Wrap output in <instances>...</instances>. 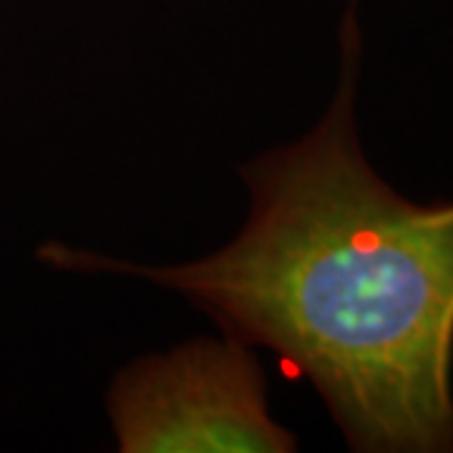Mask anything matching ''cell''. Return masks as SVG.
<instances>
[{"label":"cell","instance_id":"2","mask_svg":"<svg viewBox=\"0 0 453 453\" xmlns=\"http://www.w3.org/2000/svg\"><path fill=\"white\" fill-rule=\"evenodd\" d=\"M121 453H292L267 380L240 338H199L124 365L106 393Z\"/></svg>","mask_w":453,"mask_h":453},{"label":"cell","instance_id":"1","mask_svg":"<svg viewBox=\"0 0 453 453\" xmlns=\"http://www.w3.org/2000/svg\"><path fill=\"white\" fill-rule=\"evenodd\" d=\"M356 3L338 88L312 129L244 164L250 214L207 257L144 265L46 242L71 273L179 292L323 398L356 453H453V202L398 195L363 154Z\"/></svg>","mask_w":453,"mask_h":453}]
</instances>
